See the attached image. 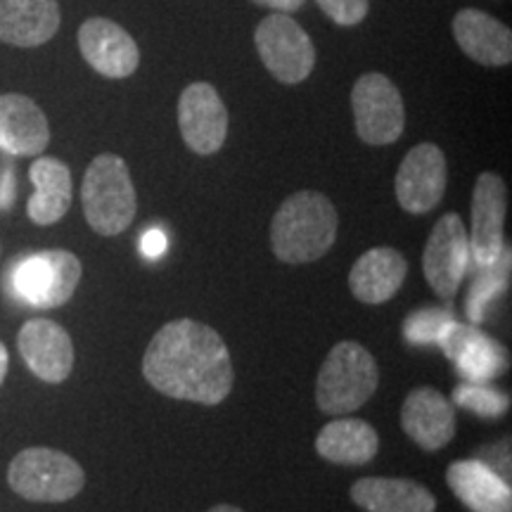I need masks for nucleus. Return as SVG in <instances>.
<instances>
[{"label":"nucleus","mask_w":512,"mask_h":512,"mask_svg":"<svg viewBox=\"0 0 512 512\" xmlns=\"http://www.w3.org/2000/svg\"><path fill=\"white\" fill-rule=\"evenodd\" d=\"M380 370L370 351L358 342H339L325 356L316 380V403L328 415H349L373 399Z\"/></svg>","instance_id":"20e7f679"},{"label":"nucleus","mask_w":512,"mask_h":512,"mask_svg":"<svg viewBox=\"0 0 512 512\" xmlns=\"http://www.w3.org/2000/svg\"><path fill=\"white\" fill-rule=\"evenodd\" d=\"M207 512H242L240 508H235V505H228V503H219L214 505V508L207 510Z\"/></svg>","instance_id":"2f4dec72"},{"label":"nucleus","mask_w":512,"mask_h":512,"mask_svg":"<svg viewBox=\"0 0 512 512\" xmlns=\"http://www.w3.org/2000/svg\"><path fill=\"white\" fill-rule=\"evenodd\" d=\"M81 259L67 249H43L19 256L10 266L8 285L31 309H60L74 297L81 283Z\"/></svg>","instance_id":"39448f33"},{"label":"nucleus","mask_w":512,"mask_h":512,"mask_svg":"<svg viewBox=\"0 0 512 512\" xmlns=\"http://www.w3.org/2000/svg\"><path fill=\"white\" fill-rule=\"evenodd\" d=\"M448 169L446 155L439 145H415L396 171V200L408 214H430L446 192Z\"/></svg>","instance_id":"f8f14e48"},{"label":"nucleus","mask_w":512,"mask_h":512,"mask_svg":"<svg viewBox=\"0 0 512 512\" xmlns=\"http://www.w3.org/2000/svg\"><path fill=\"white\" fill-rule=\"evenodd\" d=\"M453 36L458 48L484 67H505L512 62V34L482 10L465 8L453 17Z\"/></svg>","instance_id":"6ab92c4d"},{"label":"nucleus","mask_w":512,"mask_h":512,"mask_svg":"<svg viewBox=\"0 0 512 512\" xmlns=\"http://www.w3.org/2000/svg\"><path fill=\"white\" fill-rule=\"evenodd\" d=\"M408 275L403 254L394 247H373L363 252L351 266L349 290L358 302L377 306L389 302L401 290Z\"/></svg>","instance_id":"a211bd4d"},{"label":"nucleus","mask_w":512,"mask_h":512,"mask_svg":"<svg viewBox=\"0 0 512 512\" xmlns=\"http://www.w3.org/2000/svg\"><path fill=\"white\" fill-rule=\"evenodd\" d=\"M439 344L467 382H489L508 368V356L501 344L477 328L453 325Z\"/></svg>","instance_id":"412c9836"},{"label":"nucleus","mask_w":512,"mask_h":512,"mask_svg":"<svg viewBox=\"0 0 512 512\" xmlns=\"http://www.w3.org/2000/svg\"><path fill=\"white\" fill-rule=\"evenodd\" d=\"M178 128L195 155L219 152L228 138V110L219 91L207 81L190 83L178 100Z\"/></svg>","instance_id":"9b49d317"},{"label":"nucleus","mask_w":512,"mask_h":512,"mask_svg":"<svg viewBox=\"0 0 512 512\" xmlns=\"http://www.w3.org/2000/svg\"><path fill=\"white\" fill-rule=\"evenodd\" d=\"M256 5H264V8H271L273 12H285V15H292L299 8H304L306 0H252Z\"/></svg>","instance_id":"c756f323"},{"label":"nucleus","mask_w":512,"mask_h":512,"mask_svg":"<svg viewBox=\"0 0 512 512\" xmlns=\"http://www.w3.org/2000/svg\"><path fill=\"white\" fill-rule=\"evenodd\" d=\"M164 247H166V240L159 230H150V233L143 238V242H140V249H143L145 256H150V259H155V256L162 254Z\"/></svg>","instance_id":"c85d7f7f"},{"label":"nucleus","mask_w":512,"mask_h":512,"mask_svg":"<svg viewBox=\"0 0 512 512\" xmlns=\"http://www.w3.org/2000/svg\"><path fill=\"white\" fill-rule=\"evenodd\" d=\"M446 482L467 510L512 512L510 482L484 460H456L448 465Z\"/></svg>","instance_id":"f3484780"},{"label":"nucleus","mask_w":512,"mask_h":512,"mask_svg":"<svg viewBox=\"0 0 512 512\" xmlns=\"http://www.w3.org/2000/svg\"><path fill=\"white\" fill-rule=\"evenodd\" d=\"M351 501L366 512H434L437 498L427 486L403 477H363L351 486Z\"/></svg>","instance_id":"4be33fe9"},{"label":"nucleus","mask_w":512,"mask_h":512,"mask_svg":"<svg viewBox=\"0 0 512 512\" xmlns=\"http://www.w3.org/2000/svg\"><path fill=\"white\" fill-rule=\"evenodd\" d=\"M380 437L375 427L358 418H339L323 427L316 439L320 458L335 465H366L377 456Z\"/></svg>","instance_id":"b1692460"},{"label":"nucleus","mask_w":512,"mask_h":512,"mask_svg":"<svg viewBox=\"0 0 512 512\" xmlns=\"http://www.w3.org/2000/svg\"><path fill=\"white\" fill-rule=\"evenodd\" d=\"M17 349L38 380L62 384L74 370V344L60 323L31 318L19 328Z\"/></svg>","instance_id":"ddd939ff"},{"label":"nucleus","mask_w":512,"mask_h":512,"mask_svg":"<svg viewBox=\"0 0 512 512\" xmlns=\"http://www.w3.org/2000/svg\"><path fill=\"white\" fill-rule=\"evenodd\" d=\"M318 8L339 27H356L368 17L370 0H316Z\"/></svg>","instance_id":"cd10ccee"},{"label":"nucleus","mask_w":512,"mask_h":512,"mask_svg":"<svg viewBox=\"0 0 512 512\" xmlns=\"http://www.w3.org/2000/svg\"><path fill=\"white\" fill-rule=\"evenodd\" d=\"M470 266V240L465 223L456 211H448L434 223L425 252H422V273L441 299H453L463 285Z\"/></svg>","instance_id":"1a4fd4ad"},{"label":"nucleus","mask_w":512,"mask_h":512,"mask_svg":"<svg viewBox=\"0 0 512 512\" xmlns=\"http://www.w3.org/2000/svg\"><path fill=\"white\" fill-rule=\"evenodd\" d=\"M83 216L98 235L114 238L131 228L138 214L136 185L119 155L102 152L88 164L81 185Z\"/></svg>","instance_id":"7ed1b4c3"},{"label":"nucleus","mask_w":512,"mask_h":512,"mask_svg":"<svg viewBox=\"0 0 512 512\" xmlns=\"http://www.w3.org/2000/svg\"><path fill=\"white\" fill-rule=\"evenodd\" d=\"M453 318L444 311H420L415 316L406 318L403 323V335L413 344L441 342V337L453 328Z\"/></svg>","instance_id":"bb28decb"},{"label":"nucleus","mask_w":512,"mask_h":512,"mask_svg":"<svg viewBox=\"0 0 512 512\" xmlns=\"http://www.w3.org/2000/svg\"><path fill=\"white\" fill-rule=\"evenodd\" d=\"M456 411L439 389L418 387L406 396L401 406L403 432L422 451H439L456 437Z\"/></svg>","instance_id":"2eb2a0df"},{"label":"nucleus","mask_w":512,"mask_h":512,"mask_svg":"<svg viewBox=\"0 0 512 512\" xmlns=\"http://www.w3.org/2000/svg\"><path fill=\"white\" fill-rule=\"evenodd\" d=\"M34 195L27 202V214L36 226H53L72 207V171L55 157H38L29 169Z\"/></svg>","instance_id":"5701e85b"},{"label":"nucleus","mask_w":512,"mask_h":512,"mask_svg":"<svg viewBox=\"0 0 512 512\" xmlns=\"http://www.w3.org/2000/svg\"><path fill=\"white\" fill-rule=\"evenodd\" d=\"M57 0H0V41L17 48H38L60 29Z\"/></svg>","instance_id":"aec40b11"},{"label":"nucleus","mask_w":512,"mask_h":512,"mask_svg":"<svg viewBox=\"0 0 512 512\" xmlns=\"http://www.w3.org/2000/svg\"><path fill=\"white\" fill-rule=\"evenodd\" d=\"M453 401L458 406L467 408V411H475L484 418H498L508 411V396L498 394L496 389L486 387L484 382H467L453 389Z\"/></svg>","instance_id":"a878e982"},{"label":"nucleus","mask_w":512,"mask_h":512,"mask_svg":"<svg viewBox=\"0 0 512 512\" xmlns=\"http://www.w3.org/2000/svg\"><path fill=\"white\" fill-rule=\"evenodd\" d=\"M356 133L368 145H392L406 128V107L399 88L389 76L368 72L351 91Z\"/></svg>","instance_id":"6e6552de"},{"label":"nucleus","mask_w":512,"mask_h":512,"mask_svg":"<svg viewBox=\"0 0 512 512\" xmlns=\"http://www.w3.org/2000/svg\"><path fill=\"white\" fill-rule=\"evenodd\" d=\"M8 366H10L8 349H5V344L0 342V384L5 382V375H8Z\"/></svg>","instance_id":"7c9ffc66"},{"label":"nucleus","mask_w":512,"mask_h":512,"mask_svg":"<svg viewBox=\"0 0 512 512\" xmlns=\"http://www.w3.org/2000/svg\"><path fill=\"white\" fill-rule=\"evenodd\" d=\"M79 50L105 79H126L138 69L140 50L124 27L105 17H91L79 29Z\"/></svg>","instance_id":"4468645a"},{"label":"nucleus","mask_w":512,"mask_h":512,"mask_svg":"<svg viewBox=\"0 0 512 512\" xmlns=\"http://www.w3.org/2000/svg\"><path fill=\"white\" fill-rule=\"evenodd\" d=\"M505 211H508V188L503 178L494 171L479 174L472 190V226L467 233L470 259L479 268L496 264L505 252Z\"/></svg>","instance_id":"9d476101"},{"label":"nucleus","mask_w":512,"mask_h":512,"mask_svg":"<svg viewBox=\"0 0 512 512\" xmlns=\"http://www.w3.org/2000/svg\"><path fill=\"white\" fill-rule=\"evenodd\" d=\"M145 380L178 401L216 406L233 392L235 368L223 337L192 318L166 323L143 356Z\"/></svg>","instance_id":"f257e3e1"},{"label":"nucleus","mask_w":512,"mask_h":512,"mask_svg":"<svg viewBox=\"0 0 512 512\" xmlns=\"http://www.w3.org/2000/svg\"><path fill=\"white\" fill-rule=\"evenodd\" d=\"M508 261H510V254L503 252V256L496 261V264L479 268L482 275H479L477 283L472 285L470 299H467V311H470V318L475 320V323H479V320L484 318V309L489 306L491 297L501 294L505 290V285H508V273H510Z\"/></svg>","instance_id":"393cba45"},{"label":"nucleus","mask_w":512,"mask_h":512,"mask_svg":"<svg viewBox=\"0 0 512 512\" xmlns=\"http://www.w3.org/2000/svg\"><path fill=\"white\" fill-rule=\"evenodd\" d=\"M254 43L268 74L287 86L306 81L316 67L313 41L297 19L285 12H273L261 19L254 31Z\"/></svg>","instance_id":"0eeeda50"},{"label":"nucleus","mask_w":512,"mask_h":512,"mask_svg":"<svg viewBox=\"0 0 512 512\" xmlns=\"http://www.w3.org/2000/svg\"><path fill=\"white\" fill-rule=\"evenodd\" d=\"M50 143L48 117L29 95H0V147L17 157H38Z\"/></svg>","instance_id":"dca6fc26"},{"label":"nucleus","mask_w":512,"mask_h":512,"mask_svg":"<svg viewBox=\"0 0 512 512\" xmlns=\"http://www.w3.org/2000/svg\"><path fill=\"white\" fill-rule=\"evenodd\" d=\"M337 209L323 192L299 190L280 204L271 221V249L285 264L323 259L337 240Z\"/></svg>","instance_id":"f03ea898"},{"label":"nucleus","mask_w":512,"mask_h":512,"mask_svg":"<svg viewBox=\"0 0 512 512\" xmlns=\"http://www.w3.org/2000/svg\"><path fill=\"white\" fill-rule=\"evenodd\" d=\"M8 484L31 503H67L86 486V472L67 453L46 446L19 451L8 467Z\"/></svg>","instance_id":"423d86ee"}]
</instances>
